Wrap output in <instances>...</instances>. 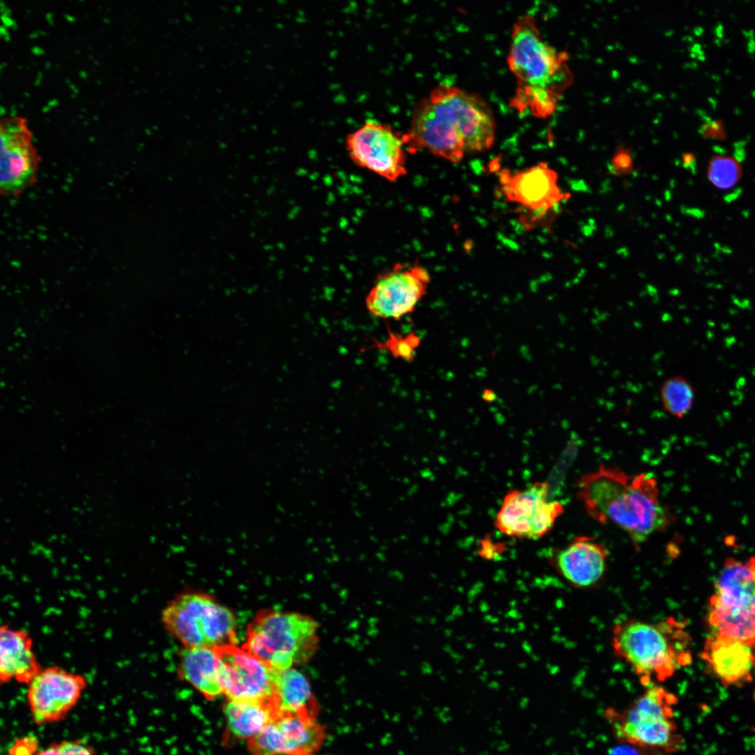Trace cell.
Listing matches in <instances>:
<instances>
[{
  "label": "cell",
  "instance_id": "obj_27",
  "mask_svg": "<svg viewBox=\"0 0 755 755\" xmlns=\"http://www.w3.org/2000/svg\"><path fill=\"white\" fill-rule=\"evenodd\" d=\"M610 172L616 175L629 174L633 170V161L631 151L620 147L611 159L608 166Z\"/></svg>",
  "mask_w": 755,
  "mask_h": 755
},
{
  "label": "cell",
  "instance_id": "obj_21",
  "mask_svg": "<svg viewBox=\"0 0 755 755\" xmlns=\"http://www.w3.org/2000/svg\"><path fill=\"white\" fill-rule=\"evenodd\" d=\"M269 702L277 714H299L316 717L319 710L307 678L293 668L277 670Z\"/></svg>",
  "mask_w": 755,
  "mask_h": 755
},
{
  "label": "cell",
  "instance_id": "obj_34",
  "mask_svg": "<svg viewBox=\"0 0 755 755\" xmlns=\"http://www.w3.org/2000/svg\"><path fill=\"white\" fill-rule=\"evenodd\" d=\"M754 675H755V673H754ZM754 699L755 700V690H754Z\"/></svg>",
  "mask_w": 755,
  "mask_h": 755
},
{
  "label": "cell",
  "instance_id": "obj_26",
  "mask_svg": "<svg viewBox=\"0 0 755 755\" xmlns=\"http://www.w3.org/2000/svg\"><path fill=\"white\" fill-rule=\"evenodd\" d=\"M419 343V338L414 333L402 336L389 332L382 347L387 350L394 357L410 361L415 357V350Z\"/></svg>",
  "mask_w": 755,
  "mask_h": 755
},
{
  "label": "cell",
  "instance_id": "obj_24",
  "mask_svg": "<svg viewBox=\"0 0 755 755\" xmlns=\"http://www.w3.org/2000/svg\"><path fill=\"white\" fill-rule=\"evenodd\" d=\"M659 393L663 409L673 417L682 418L692 407L694 398L693 388L681 375L665 380Z\"/></svg>",
  "mask_w": 755,
  "mask_h": 755
},
{
  "label": "cell",
  "instance_id": "obj_2",
  "mask_svg": "<svg viewBox=\"0 0 755 755\" xmlns=\"http://www.w3.org/2000/svg\"><path fill=\"white\" fill-rule=\"evenodd\" d=\"M508 64L517 83L510 106L537 117L550 115L571 76L566 53L542 40L533 16L522 15L514 23Z\"/></svg>",
  "mask_w": 755,
  "mask_h": 755
},
{
  "label": "cell",
  "instance_id": "obj_23",
  "mask_svg": "<svg viewBox=\"0 0 755 755\" xmlns=\"http://www.w3.org/2000/svg\"><path fill=\"white\" fill-rule=\"evenodd\" d=\"M229 731L236 738L252 739L277 715L268 701L230 700L224 707Z\"/></svg>",
  "mask_w": 755,
  "mask_h": 755
},
{
  "label": "cell",
  "instance_id": "obj_32",
  "mask_svg": "<svg viewBox=\"0 0 755 755\" xmlns=\"http://www.w3.org/2000/svg\"><path fill=\"white\" fill-rule=\"evenodd\" d=\"M683 159H684V165H687V166H689L691 163H693V155H691L689 153H687V154H684L683 156Z\"/></svg>",
  "mask_w": 755,
  "mask_h": 755
},
{
  "label": "cell",
  "instance_id": "obj_13",
  "mask_svg": "<svg viewBox=\"0 0 755 755\" xmlns=\"http://www.w3.org/2000/svg\"><path fill=\"white\" fill-rule=\"evenodd\" d=\"M219 659L220 684L230 700L268 701L274 691L276 669L235 645L214 648Z\"/></svg>",
  "mask_w": 755,
  "mask_h": 755
},
{
  "label": "cell",
  "instance_id": "obj_3",
  "mask_svg": "<svg viewBox=\"0 0 755 755\" xmlns=\"http://www.w3.org/2000/svg\"><path fill=\"white\" fill-rule=\"evenodd\" d=\"M691 640L683 624L669 617L658 622L629 619L612 630L615 654L633 668L645 686L663 682L691 661Z\"/></svg>",
  "mask_w": 755,
  "mask_h": 755
},
{
  "label": "cell",
  "instance_id": "obj_6",
  "mask_svg": "<svg viewBox=\"0 0 755 755\" xmlns=\"http://www.w3.org/2000/svg\"><path fill=\"white\" fill-rule=\"evenodd\" d=\"M707 621L711 635L755 649V556L725 561L715 581Z\"/></svg>",
  "mask_w": 755,
  "mask_h": 755
},
{
  "label": "cell",
  "instance_id": "obj_30",
  "mask_svg": "<svg viewBox=\"0 0 755 755\" xmlns=\"http://www.w3.org/2000/svg\"><path fill=\"white\" fill-rule=\"evenodd\" d=\"M482 398L485 401L491 403L497 398V396L493 390L485 389L482 394Z\"/></svg>",
  "mask_w": 755,
  "mask_h": 755
},
{
  "label": "cell",
  "instance_id": "obj_5",
  "mask_svg": "<svg viewBox=\"0 0 755 755\" xmlns=\"http://www.w3.org/2000/svg\"><path fill=\"white\" fill-rule=\"evenodd\" d=\"M319 644L318 624L293 612L261 610L247 626L243 649L276 670L305 663Z\"/></svg>",
  "mask_w": 755,
  "mask_h": 755
},
{
  "label": "cell",
  "instance_id": "obj_17",
  "mask_svg": "<svg viewBox=\"0 0 755 755\" xmlns=\"http://www.w3.org/2000/svg\"><path fill=\"white\" fill-rule=\"evenodd\" d=\"M2 124L0 136V186L6 195H16L34 178L36 162L22 126Z\"/></svg>",
  "mask_w": 755,
  "mask_h": 755
},
{
  "label": "cell",
  "instance_id": "obj_28",
  "mask_svg": "<svg viewBox=\"0 0 755 755\" xmlns=\"http://www.w3.org/2000/svg\"><path fill=\"white\" fill-rule=\"evenodd\" d=\"M60 755H94V752L80 742H64L57 745Z\"/></svg>",
  "mask_w": 755,
  "mask_h": 755
},
{
  "label": "cell",
  "instance_id": "obj_11",
  "mask_svg": "<svg viewBox=\"0 0 755 755\" xmlns=\"http://www.w3.org/2000/svg\"><path fill=\"white\" fill-rule=\"evenodd\" d=\"M498 177L503 196L519 205L520 222L529 228L543 223L564 198L557 173L544 162L514 173L503 169Z\"/></svg>",
  "mask_w": 755,
  "mask_h": 755
},
{
  "label": "cell",
  "instance_id": "obj_15",
  "mask_svg": "<svg viewBox=\"0 0 755 755\" xmlns=\"http://www.w3.org/2000/svg\"><path fill=\"white\" fill-rule=\"evenodd\" d=\"M325 739L324 727L316 717L279 714L250 740L253 755H292L314 752Z\"/></svg>",
  "mask_w": 755,
  "mask_h": 755
},
{
  "label": "cell",
  "instance_id": "obj_4",
  "mask_svg": "<svg viewBox=\"0 0 755 755\" xmlns=\"http://www.w3.org/2000/svg\"><path fill=\"white\" fill-rule=\"evenodd\" d=\"M676 703L673 693L654 684L626 708L609 707L603 716L614 738L640 754L673 755L684 745L674 720Z\"/></svg>",
  "mask_w": 755,
  "mask_h": 755
},
{
  "label": "cell",
  "instance_id": "obj_22",
  "mask_svg": "<svg viewBox=\"0 0 755 755\" xmlns=\"http://www.w3.org/2000/svg\"><path fill=\"white\" fill-rule=\"evenodd\" d=\"M180 676L208 698L222 693L219 659L214 648H185L180 655Z\"/></svg>",
  "mask_w": 755,
  "mask_h": 755
},
{
  "label": "cell",
  "instance_id": "obj_20",
  "mask_svg": "<svg viewBox=\"0 0 755 755\" xmlns=\"http://www.w3.org/2000/svg\"><path fill=\"white\" fill-rule=\"evenodd\" d=\"M42 667L29 633L8 624L0 627V680L29 684Z\"/></svg>",
  "mask_w": 755,
  "mask_h": 755
},
{
  "label": "cell",
  "instance_id": "obj_8",
  "mask_svg": "<svg viewBox=\"0 0 755 755\" xmlns=\"http://www.w3.org/2000/svg\"><path fill=\"white\" fill-rule=\"evenodd\" d=\"M549 484L536 482L504 498L494 522L502 533L513 538L538 539L549 531L563 512V505L548 499Z\"/></svg>",
  "mask_w": 755,
  "mask_h": 755
},
{
  "label": "cell",
  "instance_id": "obj_18",
  "mask_svg": "<svg viewBox=\"0 0 755 755\" xmlns=\"http://www.w3.org/2000/svg\"><path fill=\"white\" fill-rule=\"evenodd\" d=\"M608 556L603 544L588 537H580L560 550L554 563L559 574L572 586L589 589L603 580Z\"/></svg>",
  "mask_w": 755,
  "mask_h": 755
},
{
  "label": "cell",
  "instance_id": "obj_19",
  "mask_svg": "<svg viewBox=\"0 0 755 755\" xmlns=\"http://www.w3.org/2000/svg\"><path fill=\"white\" fill-rule=\"evenodd\" d=\"M702 656L712 673L726 686H740L752 680L755 649L746 644L711 635Z\"/></svg>",
  "mask_w": 755,
  "mask_h": 755
},
{
  "label": "cell",
  "instance_id": "obj_9",
  "mask_svg": "<svg viewBox=\"0 0 755 755\" xmlns=\"http://www.w3.org/2000/svg\"><path fill=\"white\" fill-rule=\"evenodd\" d=\"M405 146L403 135L390 124L375 120L367 121L345 139L347 152L355 165L391 182L407 174Z\"/></svg>",
  "mask_w": 755,
  "mask_h": 755
},
{
  "label": "cell",
  "instance_id": "obj_25",
  "mask_svg": "<svg viewBox=\"0 0 755 755\" xmlns=\"http://www.w3.org/2000/svg\"><path fill=\"white\" fill-rule=\"evenodd\" d=\"M742 175L740 162L731 156L714 155L708 164L707 175L717 187L726 189L734 186Z\"/></svg>",
  "mask_w": 755,
  "mask_h": 755
},
{
  "label": "cell",
  "instance_id": "obj_33",
  "mask_svg": "<svg viewBox=\"0 0 755 755\" xmlns=\"http://www.w3.org/2000/svg\"><path fill=\"white\" fill-rule=\"evenodd\" d=\"M292 755H316V754H314L313 752H306V753L295 754H292Z\"/></svg>",
  "mask_w": 755,
  "mask_h": 755
},
{
  "label": "cell",
  "instance_id": "obj_1",
  "mask_svg": "<svg viewBox=\"0 0 755 755\" xmlns=\"http://www.w3.org/2000/svg\"><path fill=\"white\" fill-rule=\"evenodd\" d=\"M659 492L649 474L631 475L603 465L577 484V496L587 514L598 523L619 527L636 547L673 521Z\"/></svg>",
  "mask_w": 755,
  "mask_h": 755
},
{
  "label": "cell",
  "instance_id": "obj_29",
  "mask_svg": "<svg viewBox=\"0 0 755 755\" xmlns=\"http://www.w3.org/2000/svg\"><path fill=\"white\" fill-rule=\"evenodd\" d=\"M35 745L36 744L34 738H24L20 742L16 743L11 749L10 754L11 755H31Z\"/></svg>",
  "mask_w": 755,
  "mask_h": 755
},
{
  "label": "cell",
  "instance_id": "obj_7",
  "mask_svg": "<svg viewBox=\"0 0 755 755\" xmlns=\"http://www.w3.org/2000/svg\"><path fill=\"white\" fill-rule=\"evenodd\" d=\"M161 621L186 648H215L236 642L233 614L207 594L178 595L164 608Z\"/></svg>",
  "mask_w": 755,
  "mask_h": 755
},
{
  "label": "cell",
  "instance_id": "obj_12",
  "mask_svg": "<svg viewBox=\"0 0 755 755\" xmlns=\"http://www.w3.org/2000/svg\"><path fill=\"white\" fill-rule=\"evenodd\" d=\"M430 275L422 266L395 264L378 274L365 299L375 317L399 319L413 312L425 295Z\"/></svg>",
  "mask_w": 755,
  "mask_h": 755
},
{
  "label": "cell",
  "instance_id": "obj_14",
  "mask_svg": "<svg viewBox=\"0 0 755 755\" xmlns=\"http://www.w3.org/2000/svg\"><path fill=\"white\" fill-rule=\"evenodd\" d=\"M87 682L83 675L59 666L42 668L28 684L27 699L35 723L62 719L76 705Z\"/></svg>",
  "mask_w": 755,
  "mask_h": 755
},
{
  "label": "cell",
  "instance_id": "obj_31",
  "mask_svg": "<svg viewBox=\"0 0 755 755\" xmlns=\"http://www.w3.org/2000/svg\"><path fill=\"white\" fill-rule=\"evenodd\" d=\"M36 755H60V754H59V753L58 752L57 745H52L51 747L47 748L45 750H43V751L40 752L39 753H38Z\"/></svg>",
  "mask_w": 755,
  "mask_h": 755
},
{
  "label": "cell",
  "instance_id": "obj_16",
  "mask_svg": "<svg viewBox=\"0 0 755 755\" xmlns=\"http://www.w3.org/2000/svg\"><path fill=\"white\" fill-rule=\"evenodd\" d=\"M403 138L413 152L424 150L454 163L460 162L466 152L460 135L428 96L415 106L410 127Z\"/></svg>",
  "mask_w": 755,
  "mask_h": 755
},
{
  "label": "cell",
  "instance_id": "obj_10",
  "mask_svg": "<svg viewBox=\"0 0 755 755\" xmlns=\"http://www.w3.org/2000/svg\"><path fill=\"white\" fill-rule=\"evenodd\" d=\"M428 97L448 117L461 137L466 152H480L494 143L496 123L492 111L477 94L443 84Z\"/></svg>",
  "mask_w": 755,
  "mask_h": 755
}]
</instances>
